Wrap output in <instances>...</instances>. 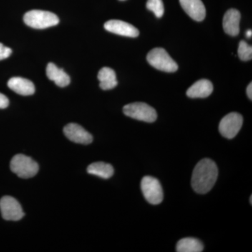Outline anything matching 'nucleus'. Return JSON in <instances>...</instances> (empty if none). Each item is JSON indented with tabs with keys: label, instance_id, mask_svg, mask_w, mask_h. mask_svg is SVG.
<instances>
[{
	"label": "nucleus",
	"instance_id": "1",
	"mask_svg": "<svg viewBox=\"0 0 252 252\" xmlns=\"http://www.w3.org/2000/svg\"><path fill=\"white\" fill-rule=\"evenodd\" d=\"M218 177V167L211 159L205 158L195 165L191 178V186L196 193H208Z\"/></svg>",
	"mask_w": 252,
	"mask_h": 252
},
{
	"label": "nucleus",
	"instance_id": "2",
	"mask_svg": "<svg viewBox=\"0 0 252 252\" xmlns=\"http://www.w3.org/2000/svg\"><path fill=\"white\" fill-rule=\"evenodd\" d=\"M23 21L29 27L34 29H45L59 23V18L56 14L41 10L28 11L25 14Z\"/></svg>",
	"mask_w": 252,
	"mask_h": 252
},
{
	"label": "nucleus",
	"instance_id": "3",
	"mask_svg": "<svg viewBox=\"0 0 252 252\" xmlns=\"http://www.w3.org/2000/svg\"><path fill=\"white\" fill-rule=\"evenodd\" d=\"M11 171L23 179L31 178L39 171V165L31 157L23 154H17L11 160Z\"/></svg>",
	"mask_w": 252,
	"mask_h": 252
},
{
	"label": "nucleus",
	"instance_id": "4",
	"mask_svg": "<svg viewBox=\"0 0 252 252\" xmlns=\"http://www.w3.org/2000/svg\"><path fill=\"white\" fill-rule=\"evenodd\" d=\"M147 61L152 67L165 72H175L178 69L177 63L162 48L152 49L147 56Z\"/></svg>",
	"mask_w": 252,
	"mask_h": 252
},
{
	"label": "nucleus",
	"instance_id": "5",
	"mask_svg": "<svg viewBox=\"0 0 252 252\" xmlns=\"http://www.w3.org/2000/svg\"><path fill=\"white\" fill-rule=\"evenodd\" d=\"M124 113L127 117L147 123H153L157 120V111L144 102H134L124 107Z\"/></svg>",
	"mask_w": 252,
	"mask_h": 252
},
{
	"label": "nucleus",
	"instance_id": "6",
	"mask_svg": "<svg viewBox=\"0 0 252 252\" xmlns=\"http://www.w3.org/2000/svg\"><path fill=\"white\" fill-rule=\"evenodd\" d=\"M141 189L144 198L152 205H158L163 200V190L157 179L145 176L141 182Z\"/></svg>",
	"mask_w": 252,
	"mask_h": 252
},
{
	"label": "nucleus",
	"instance_id": "7",
	"mask_svg": "<svg viewBox=\"0 0 252 252\" xmlns=\"http://www.w3.org/2000/svg\"><path fill=\"white\" fill-rule=\"evenodd\" d=\"M243 124L241 114L232 112L225 116L220 122L219 130L220 135L225 138L233 139L238 135Z\"/></svg>",
	"mask_w": 252,
	"mask_h": 252
},
{
	"label": "nucleus",
	"instance_id": "8",
	"mask_svg": "<svg viewBox=\"0 0 252 252\" xmlns=\"http://www.w3.org/2000/svg\"><path fill=\"white\" fill-rule=\"evenodd\" d=\"M0 210L5 220H18L24 217L21 205L11 196H4L0 200Z\"/></svg>",
	"mask_w": 252,
	"mask_h": 252
},
{
	"label": "nucleus",
	"instance_id": "9",
	"mask_svg": "<svg viewBox=\"0 0 252 252\" xmlns=\"http://www.w3.org/2000/svg\"><path fill=\"white\" fill-rule=\"evenodd\" d=\"M63 131L66 137L75 143L89 144L93 142V136L82 126L77 124H67Z\"/></svg>",
	"mask_w": 252,
	"mask_h": 252
},
{
	"label": "nucleus",
	"instance_id": "10",
	"mask_svg": "<svg viewBox=\"0 0 252 252\" xmlns=\"http://www.w3.org/2000/svg\"><path fill=\"white\" fill-rule=\"evenodd\" d=\"M106 31L119 34V35L129 36V37H137L140 34L138 30L133 26L119 21V20H111L104 23Z\"/></svg>",
	"mask_w": 252,
	"mask_h": 252
},
{
	"label": "nucleus",
	"instance_id": "11",
	"mask_svg": "<svg viewBox=\"0 0 252 252\" xmlns=\"http://www.w3.org/2000/svg\"><path fill=\"white\" fill-rule=\"evenodd\" d=\"M181 6L192 19L202 21L206 16V9L201 0H180Z\"/></svg>",
	"mask_w": 252,
	"mask_h": 252
},
{
	"label": "nucleus",
	"instance_id": "12",
	"mask_svg": "<svg viewBox=\"0 0 252 252\" xmlns=\"http://www.w3.org/2000/svg\"><path fill=\"white\" fill-rule=\"evenodd\" d=\"M241 15L238 10L231 9L225 12L223 20L225 32L230 36H237L240 33V21Z\"/></svg>",
	"mask_w": 252,
	"mask_h": 252
},
{
	"label": "nucleus",
	"instance_id": "13",
	"mask_svg": "<svg viewBox=\"0 0 252 252\" xmlns=\"http://www.w3.org/2000/svg\"><path fill=\"white\" fill-rule=\"evenodd\" d=\"M213 84L207 79H200L187 90V94L190 98H205L212 94Z\"/></svg>",
	"mask_w": 252,
	"mask_h": 252
},
{
	"label": "nucleus",
	"instance_id": "14",
	"mask_svg": "<svg viewBox=\"0 0 252 252\" xmlns=\"http://www.w3.org/2000/svg\"><path fill=\"white\" fill-rule=\"evenodd\" d=\"M11 90L21 95H31L34 94L35 88L31 81L22 77H13L8 81Z\"/></svg>",
	"mask_w": 252,
	"mask_h": 252
},
{
	"label": "nucleus",
	"instance_id": "15",
	"mask_svg": "<svg viewBox=\"0 0 252 252\" xmlns=\"http://www.w3.org/2000/svg\"><path fill=\"white\" fill-rule=\"evenodd\" d=\"M46 75L50 80L54 81L55 84L59 87H66L70 83L69 75L60 69L54 63H50L46 67Z\"/></svg>",
	"mask_w": 252,
	"mask_h": 252
},
{
	"label": "nucleus",
	"instance_id": "16",
	"mask_svg": "<svg viewBox=\"0 0 252 252\" xmlns=\"http://www.w3.org/2000/svg\"><path fill=\"white\" fill-rule=\"evenodd\" d=\"M99 86L102 90H111L117 86V75L114 69L109 67H103L99 71L97 75Z\"/></svg>",
	"mask_w": 252,
	"mask_h": 252
},
{
	"label": "nucleus",
	"instance_id": "17",
	"mask_svg": "<svg viewBox=\"0 0 252 252\" xmlns=\"http://www.w3.org/2000/svg\"><path fill=\"white\" fill-rule=\"evenodd\" d=\"M87 171L93 175L103 179H109L114 175V168L110 164L104 162H96L88 167Z\"/></svg>",
	"mask_w": 252,
	"mask_h": 252
},
{
	"label": "nucleus",
	"instance_id": "18",
	"mask_svg": "<svg viewBox=\"0 0 252 252\" xmlns=\"http://www.w3.org/2000/svg\"><path fill=\"white\" fill-rule=\"evenodd\" d=\"M176 249L177 252H200L203 251L204 245L198 239L186 238L177 243Z\"/></svg>",
	"mask_w": 252,
	"mask_h": 252
},
{
	"label": "nucleus",
	"instance_id": "19",
	"mask_svg": "<svg viewBox=\"0 0 252 252\" xmlns=\"http://www.w3.org/2000/svg\"><path fill=\"white\" fill-rule=\"evenodd\" d=\"M147 8L152 11L157 18H161L165 11L162 0H148Z\"/></svg>",
	"mask_w": 252,
	"mask_h": 252
},
{
	"label": "nucleus",
	"instance_id": "20",
	"mask_svg": "<svg viewBox=\"0 0 252 252\" xmlns=\"http://www.w3.org/2000/svg\"><path fill=\"white\" fill-rule=\"evenodd\" d=\"M238 56L243 61H250L252 59V47L245 41H241L239 44Z\"/></svg>",
	"mask_w": 252,
	"mask_h": 252
},
{
	"label": "nucleus",
	"instance_id": "21",
	"mask_svg": "<svg viewBox=\"0 0 252 252\" xmlns=\"http://www.w3.org/2000/svg\"><path fill=\"white\" fill-rule=\"evenodd\" d=\"M11 54H12V50L0 43V61L7 59Z\"/></svg>",
	"mask_w": 252,
	"mask_h": 252
},
{
	"label": "nucleus",
	"instance_id": "22",
	"mask_svg": "<svg viewBox=\"0 0 252 252\" xmlns=\"http://www.w3.org/2000/svg\"><path fill=\"white\" fill-rule=\"evenodd\" d=\"M9 101L6 95L0 93V109H5L9 106Z\"/></svg>",
	"mask_w": 252,
	"mask_h": 252
},
{
	"label": "nucleus",
	"instance_id": "23",
	"mask_svg": "<svg viewBox=\"0 0 252 252\" xmlns=\"http://www.w3.org/2000/svg\"><path fill=\"white\" fill-rule=\"evenodd\" d=\"M247 94H248V96L249 98L250 99H252V84L250 83L248 86V89H247Z\"/></svg>",
	"mask_w": 252,
	"mask_h": 252
},
{
	"label": "nucleus",
	"instance_id": "24",
	"mask_svg": "<svg viewBox=\"0 0 252 252\" xmlns=\"http://www.w3.org/2000/svg\"><path fill=\"white\" fill-rule=\"evenodd\" d=\"M246 35H247V37H248V38L252 37V31H251V30H248V31H247Z\"/></svg>",
	"mask_w": 252,
	"mask_h": 252
},
{
	"label": "nucleus",
	"instance_id": "25",
	"mask_svg": "<svg viewBox=\"0 0 252 252\" xmlns=\"http://www.w3.org/2000/svg\"><path fill=\"white\" fill-rule=\"evenodd\" d=\"M250 204H252V196L251 195V197H250Z\"/></svg>",
	"mask_w": 252,
	"mask_h": 252
},
{
	"label": "nucleus",
	"instance_id": "26",
	"mask_svg": "<svg viewBox=\"0 0 252 252\" xmlns=\"http://www.w3.org/2000/svg\"><path fill=\"white\" fill-rule=\"evenodd\" d=\"M121 1H124V0H121Z\"/></svg>",
	"mask_w": 252,
	"mask_h": 252
}]
</instances>
